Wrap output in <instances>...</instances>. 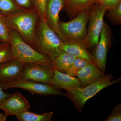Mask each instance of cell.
Segmentation results:
<instances>
[{
  "mask_svg": "<svg viewBox=\"0 0 121 121\" xmlns=\"http://www.w3.org/2000/svg\"><path fill=\"white\" fill-rule=\"evenodd\" d=\"M0 86L4 90L20 88L28 91L32 95L38 94L42 96L60 95L67 97L66 93H63L50 84L33 80L18 79L9 82L0 83Z\"/></svg>",
  "mask_w": 121,
  "mask_h": 121,
  "instance_id": "6",
  "label": "cell"
},
{
  "mask_svg": "<svg viewBox=\"0 0 121 121\" xmlns=\"http://www.w3.org/2000/svg\"><path fill=\"white\" fill-rule=\"evenodd\" d=\"M13 59L11 44L3 42L0 44V64Z\"/></svg>",
  "mask_w": 121,
  "mask_h": 121,
  "instance_id": "21",
  "label": "cell"
},
{
  "mask_svg": "<svg viewBox=\"0 0 121 121\" xmlns=\"http://www.w3.org/2000/svg\"><path fill=\"white\" fill-rule=\"evenodd\" d=\"M7 117L5 115L0 113V121H5L7 120Z\"/></svg>",
  "mask_w": 121,
  "mask_h": 121,
  "instance_id": "30",
  "label": "cell"
},
{
  "mask_svg": "<svg viewBox=\"0 0 121 121\" xmlns=\"http://www.w3.org/2000/svg\"><path fill=\"white\" fill-rule=\"evenodd\" d=\"M113 35L108 25L104 22L99 40L93 48L92 54L95 64L100 70L105 71L107 53L112 44Z\"/></svg>",
  "mask_w": 121,
  "mask_h": 121,
  "instance_id": "8",
  "label": "cell"
},
{
  "mask_svg": "<svg viewBox=\"0 0 121 121\" xmlns=\"http://www.w3.org/2000/svg\"><path fill=\"white\" fill-rule=\"evenodd\" d=\"M30 105L24 96L16 92L5 99L0 105V109L7 117L16 115L29 110Z\"/></svg>",
  "mask_w": 121,
  "mask_h": 121,
  "instance_id": "10",
  "label": "cell"
},
{
  "mask_svg": "<svg viewBox=\"0 0 121 121\" xmlns=\"http://www.w3.org/2000/svg\"><path fill=\"white\" fill-rule=\"evenodd\" d=\"M11 95L9 93L4 92L2 87L0 86V105L4 100L8 97Z\"/></svg>",
  "mask_w": 121,
  "mask_h": 121,
  "instance_id": "28",
  "label": "cell"
},
{
  "mask_svg": "<svg viewBox=\"0 0 121 121\" xmlns=\"http://www.w3.org/2000/svg\"><path fill=\"white\" fill-rule=\"evenodd\" d=\"M105 121H121V104L115 106L112 112L105 120Z\"/></svg>",
  "mask_w": 121,
  "mask_h": 121,
  "instance_id": "25",
  "label": "cell"
},
{
  "mask_svg": "<svg viewBox=\"0 0 121 121\" xmlns=\"http://www.w3.org/2000/svg\"><path fill=\"white\" fill-rule=\"evenodd\" d=\"M48 0H33L34 7L39 18L46 21V10Z\"/></svg>",
  "mask_w": 121,
  "mask_h": 121,
  "instance_id": "24",
  "label": "cell"
},
{
  "mask_svg": "<svg viewBox=\"0 0 121 121\" xmlns=\"http://www.w3.org/2000/svg\"><path fill=\"white\" fill-rule=\"evenodd\" d=\"M76 58L63 51L52 60V67L54 70L66 73Z\"/></svg>",
  "mask_w": 121,
  "mask_h": 121,
  "instance_id": "17",
  "label": "cell"
},
{
  "mask_svg": "<svg viewBox=\"0 0 121 121\" xmlns=\"http://www.w3.org/2000/svg\"><path fill=\"white\" fill-rule=\"evenodd\" d=\"M105 75L104 72L95 64L91 63L79 72L77 76L83 88L94 83Z\"/></svg>",
  "mask_w": 121,
  "mask_h": 121,
  "instance_id": "14",
  "label": "cell"
},
{
  "mask_svg": "<svg viewBox=\"0 0 121 121\" xmlns=\"http://www.w3.org/2000/svg\"><path fill=\"white\" fill-rule=\"evenodd\" d=\"M62 48L63 51L76 58L86 59L95 64L92 54L83 45L73 42H63Z\"/></svg>",
  "mask_w": 121,
  "mask_h": 121,
  "instance_id": "16",
  "label": "cell"
},
{
  "mask_svg": "<svg viewBox=\"0 0 121 121\" xmlns=\"http://www.w3.org/2000/svg\"><path fill=\"white\" fill-rule=\"evenodd\" d=\"M113 76L109 74L94 83L86 87L73 89L67 91V97L73 103L76 108L81 112L86 102L97 93L107 87L117 84L121 82V78L112 80Z\"/></svg>",
  "mask_w": 121,
  "mask_h": 121,
  "instance_id": "4",
  "label": "cell"
},
{
  "mask_svg": "<svg viewBox=\"0 0 121 121\" xmlns=\"http://www.w3.org/2000/svg\"><path fill=\"white\" fill-rule=\"evenodd\" d=\"M24 63L16 59L0 64V83L10 82L19 78Z\"/></svg>",
  "mask_w": 121,
  "mask_h": 121,
  "instance_id": "12",
  "label": "cell"
},
{
  "mask_svg": "<svg viewBox=\"0 0 121 121\" xmlns=\"http://www.w3.org/2000/svg\"><path fill=\"white\" fill-rule=\"evenodd\" d=\"M9 31L4 15L0 13V38L4 42L9 43Z\"/></svg>",
  "mask_w": 121,
  "mask_h": 121,
  "instance_id": "23",
  "label": "cell"
},
{
  "mask_svg": "<svg viewBox=\"0 0 121 121\" xmlns=\"http://www.w3.org/2000/svg\"><path fill=\"white\" fill-rule=\"evenodd\" d=\"M17 5L23 10L35 9L33 0H14Z\"/></svg>",
  "mask_w": 121,
  "mask_h": 121,
  "instance_id": "26",
  "label": "cell"
},
{
  "mask_svg": "<svg viewBox=\"0 0 121 121\" xmlns=\"http://www.w3.org/2000/svg\"><path fill=\"white\" fill-rule=\"evenodd\" d=\"M65 0H48L46 10V21L63 42H68L60 32L59 28V13L62 9Z\"/></svg>",
  "mask_w": 121,
  "mask_h": 121,
  "instance_id": "11",
  "label": "cell"
},
{
  "mask_svg": "<svg viewBox=\"0 0 121 121\" xmlns=\"http://www.w3.org/2000/svg\"><path fill=\"white\" fill-rule=\"evenodd\" d=\"M94 4L91 0H65L62 9L73 19L82 12L90 9Z\"/></svg>",
  "mask_w": 121,
  "mask_h": 121,
  "instance_id": "15",
  "label": "cell"
},
{
  "mask_svg": "<svg viewBox=\"0 0 121 121\" xmlns=\"http://www.w3.org/2000/svg\"><path fill=\"white\" fill-rule=\"evenodd\" d=\"M3 42H4V41H2V39H0V44L2 43H3Z\"/></svg>",
  "mask_w": 121,
  "mask_h": 121,
  "instance_id": "31",
  "label": "cell"
},
{
  "mask_svg": "<svg viewBox=\"0 0 121 121\" xmlns=\"http://www.w3.org/2000/svg\"><path fill=\"white\" fill-rule=\"evenodd\" d=\"M48 84L56 89H64L67 91L82 88V84L78 78L56 70H54V76Z\"/></svg>",
  "mask_w": 121,
  "mask_h": 121,
  "instance_id": "13",
  "label": "cell"
},
{
  "mask_svg": "<svg viewBox=\"0 0 121 121\" xmlns=\"http://www.w3.org/2000/svg\"><path fill=\"white\" fill-rule=\"evenodd\" d=\"M121 2V0H106L102 4L99 5L104 8L107 12L114 8Z\"/></svg>",
  "mask_w": 121,
  "mask_h": 121,
  "instance_id": "27",
  "label": "cell"
},
{
  "mask_svg": "<svg viewBox=\"0 0 121 121\" xmlns=\"http://www.w3.org/2000/svg\"><path fill=\"white\" fill-rule=\"evenodd\" d=\"M23 11L14 0H0V13L4 16L14 15Z\"/></svg>",
  "mask_w": 121,
  "mask_h": 121,
  "instance_id": "19",
  "label": "cell"
},
{
  "mask_svg": "<svg viewBox=\"0 0 121 121\" xmlns=\"http://www.w3.org/2000/svg\"><path fill=\"white\" fill-rule=\"evenodd\" d=\"M94 4H97L100 5L102 4L106 0H91Z\"/></svg>",
  "mask_w": 121,
  "mask_h": 121,
  "instance_id": "29",
  "label": "cell"
},
{
  "mask_svg": "<svg viewBox=\"0 0 121 121\" xmlns=\"http://www.w3.org/2000/svg\"><path fill=\"white\" fill-rule=\"evenodd\" d=\"M9 39L13 58L24 63H35L53 68L52 60L33 48L16 30L10 29Z\"/></svg>",
  "mask_w": 121,
  "mask_h": 121,
  "instance_id": "2",
  "label": "cell"
},
{
  "mask_svg": "<svg viewBox=\"0 0 121 121\" xmlns=\"http://www.w3.org/2000/svg\"><path fill=\"white\" fill-rule=\"evenodd\" d=\"M54 70L51 67L35 63H25L19 79L48 84L54 76Z\"/></svg>",
  "mask_w": 121,
  "mask_h": 121,
  "instance_id": "9",
  "label": "cell"
},
{
  "mask_svg": "<svg viewBox=\"0 0 121 121\" xmlns=\"http://www.w3.org/2000/svg\"><path fill=\"white\" fill-rule=\"evenodd\" d=\"M9 27L16 30L31 45L35 36L39 17L35 9L24 10L14 15L5 16Z\"/></svg>",
  "mask_w": 121,
  "mask_h": 121,
  "instance_id": "3",
  "label": "cell"
},
{
  "mask_svg": "<svg viewBox=\"0 0 121 121\" xmlns=\"http://www.w3.org/2000/svg\"><path fill=\"white\" fill-rule=\"evenodd\" d=\"M90 15L89 9L80 13L69 22H59L60 32L68 42L79 44L86 48L84 41L87 35V25Z\"/></svg>",
  "mask_w": 121,
  "mask_h": 121,
  "instance_id": "5",
  "label": "cell"
},
{
  "mask_svg": "<svg viewBox=\"0 0 121 121\" xmlns=\"http://www.w3.org/2000/svg\"><path fill=\"white\" fill-rule=\"evenodd\" d=\"M107 14L108 19L115 25H121V2L108 11Z\"/></svg>",
  "mask_w": 121,
  "mask_h": 121,
  "instance_id": "22",
  "label": "cell"
},
{
  "mask_svg": "<svg viewBox=\"0 0 121 121\" xmlns=\"http://www.w3.org/2000/svg\"><path fill=\"white\" fill-rule=\"evenodd\" d=\"M63 43L56 33L48 26L46 21L39 18L35 39L30 46L53 60L63 51Z\"/></svg>",
  "mask_w": 121,
  "mask_h": 121,
  "instance_id": "1",
  "label": "cell"
},
{
  "mask_svg": "<svg viewBox=\"0 0 121 121\" xmlns=\"http://www.w3.org/2000/svg\"><path fill=\"white\" fill-rule=\"evenodd\" d=\"M54 113L53 112L37 114L27 111L19 113L15 115L19 121H51L52 120Z\"/></svg>",
  "mask_w": 121,
  "mask_h": 121,
  "instance_id": "18",
  "label": "cell"
},
{
  "mask_svg": "<svg viewBox=\"0 0 121 121\" xmlns=\"http://www.w3.org/2000/svg\"><path fill=\"white\" fill-rule=\"evenodd\" d=\"M91 63H93L86 59L76 58L66 73L72 77H75L79 72Z\"/></svg>",
  "mask_w": 121,
  "mask_h": 121,
  "instance_id": "20",
  "label": "cell"
},
{
  "mask_svg": "<svg viewBox=\"0 0 121 121\" xmlns=\"http://www.w3.org/2000/svg\"><path fill=\"white\" fill-rule=\"evenodd\" d=\"M106 10L98 4L90 9L87 34L84 43L87 49L91 50L97 44L104 24Z\"/></svg>",
  "mask_w": 121,
  "mask_h": 121,
  "instance_id": "7",
  "label": "cell"
}]
</instances>
